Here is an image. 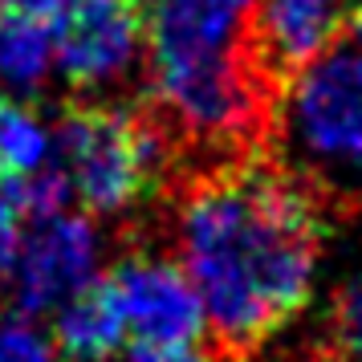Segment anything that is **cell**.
Returning a JSON list of instances; mask_svg holds the SVG:
<instances>
[{
  "instance_id": "9",
  "label": "cell",
  "mask_w": 362,
  "mask_h": 362,
  "mask_svg": "<svg viewBox=\"0 0 362 362\" xmlns=\"http://www.w3.org/2000/svg\"><path fill=\"white\" fill-rule=\"evenodd\" d=\"M127 342V322L106 277L86 281L74 297L57 305L53 350L57 362H106Z\"/></svg>"
},
{
  "instance_id": "16",
  "label": "cell",
  "mask_w": 362,
  "mask_h": 362,
  "mask_svg": "<svg viewBox=\"0 0 362 362\" xmlns=\"http://www.w3.org/2000/svg\"><path fill=\"white\" fill-rule=\"evenodd\" d=\"M57 0H0V13H29V17H53Z\"/></svg>"
},
{
  "instance_id": "14",
  "label": "cell",
  "mask_w": 362,
  "mask_h": 362,
  "mask_svg": "<svg viewBox=\"0 0 362 362\" xmlns=\"http://www.w3.org/2000/svg\"><path fill=\"white\" fill-rule=\"evenodd\" d=\"M127 362H208L199 350H192L187 342L175 346H134Z\"/></svg>"
},
{
  "instance_id": "6",
  "label": "cell",
  "mask_w": 362,
  "mask_h": 362,
  "mask_svg": "<svg viewBox=\"0 0 362 362\" xmlns=\"http://www.w3.org/2000/svg\"><path fill=\"white\" fill-rule=\"evenodd\" d=\"M358 0H261L248 29V57L273 90H285L338 41Z\"/></svg>"
},
{
  "instance_id": "7",
  "label": "cell",
  "mask_w": 362,
  "mask_h": 362,
  "mask_svg": "<svg viewBox=\"0 0 362 362\" xmlns=\"http://www.w3.org/2000/svg\"><path fill=\"white\" fill-rule=\"evenodd\" d=\"M115 301L134 346H175L196 342L204 329V305L183 269L163 261H122L106 273Z\"/></svg>"
},
{
  "instance_id": "17",
  "label": "cell",
  "mask_w": 362,
  "mask_h": 362,
  "mask_svg": "<svg viewBox=\"0 0 362 362\" xmlns=\"http://www.w3.org/2000/svg\"><path fill=\"white\" fill-rule=\"evenodd\" d=\"M212 4H216V8H224L228 17H240V13H245L252 0H212Z\"/></svg>"
},
{
  "instance_id": "3",
  "label": "cell",
  "mask_w": 362,
  "mask_h": 362,
  "mask_svg": "<svg viewBox=\"0 0 362 362\" xmlns=\"http://www.w3.org/2000/svg\"><path fill=\"white\" fill-rule=\"evenodd\" d=\"M159 147L147 122L106 106H74L62 122V171L90 212H118L147 196Z\"/></svg>"
},
{
  "instance_id": "13",
  "label": "cell",
  "mask_w": 362,
  "mask_h": 362,
  "mask_svg": "<svg viewBox=\"0 0 362 362\" xmlns=\"http://www.w3.org/2000/svg\"><path fill=\"white\" fill-rule=\"evenodd\" d=\"M0 362H57L53 338H45L29 322H0Z\"/></svg>"
},
{
  "instance_id": "5",
  "label": "cell",
  "mask_w": 362,
  "mask_h": 362,
  "mask_svg": "<svg viewBox=\"0 0 362 362\" xmlns=\"http://www.w3.org/2000/svg\"><path fill=\"white\" fill-rule=\"evenodd\" d=\"M293 127L322 159L362 163V49H334L293 82Z\"/></svg>"
},
{
  "instance_id": "2",
  "label": "cell",
  "mask_w": 362,
  "mask_h": 362,
  "mask_svg": "<svg viewBox=\"0 0 362 362\" xmlns=\"http://www.w3.org/2000/svg\"><path fill=\"white\" fill-rule=\"evenodd\" d=\"M236 17L212 0H151L147 41L163 98L192 127L220 131L240 118L245 86L228 57Z\"/></svg>"
},
{
  "instance_id": "15",
  "label": "cell",
  "mask_w": 362,
  "mask_h": 362,
  "mask_svg": "<svg viewBox=\"0 0 362 362\" xmlns=\"http://www.w3.org/2000/svg\"><path fill=\"white\" fill-rule=\"evenodd\" d=\"M342 342H346V354L362 358V289L350 293L342 310Z\"/></svg>"
},
{
  "instance_id": "18",
  "label": "cell",
  "mask_w": 362,
  "mask_h": 362,
  "mask_svg": "<svg viewBox=\"0 0 362 362\" xmlns=\"http://www.w3.org/2000/svg\"><path fill=\"white\" fill-rule=\"evenodd\" d=\"M350 25H354V33H358V41H362V0H358V8H354V21H350Z\"/></svg>"
},
{
  "instance_id": "12",
  "label": "cell",
  "mask_w": 362,
  "mask_h": 362,
  "mask_svg": "<svg viewBox=\"0 0 362 362\" xmlns=\"http://www.w3.org/2000/svg\"><path fill=\"white\" fill-rule=\"evenodd\" d=\"M29 216L25 204V175H0V273H13L21 252V220Z\"/></svg>"
},
{
  "instance_id": "4",
  "label": "cell",
  "mask_w": 362,
  "mask_h": 362,
  "mask_svg": "<svg viewBox=\"0 0 362 362\" xmlns=\"http://www.w3.org/2000/svg\"><path fill=\"white\" fill-rule=\"evenodd\" d=\"M147 17L151 0H57L49 29L62 74L74 86L122 74L147 37Z\"/></svg>"
},
{
  "instance_id": "8",
  "label": "cell",
  "mask_w": 362,
  "mask_h": 362,
  "mask_svg": "<svg viewBox=\"0 0 362 362\" xmlns=\"http://www.w3.org/2000/svg\"><path fill=\"white\" fill-rule=\"evenodd\" d=\"M94 232L78 216H41L17 252V297L29 313L53 310L90 281Z\"/></svg>"
},
{
  "instance_id": "11",
  "label": "cell",
  "mask_w": 362,
  "mask_h": 362,
  "mask_svg": "<svg viewBox=\"0 0 362 362\" xmlns=\"http://www.w3.org/2000/svg\"><path fill=\"white\" fill-rule=\"evenodd\" d=\"M49 139L8 90H0V175H33L45 167Z\"/></svg>"
},
{
  "instance_id": "10",
  "label": "cell",
  "mask_w": 362,
  "mask_h": 362,
  "mask_svg": "<svg viewBox=\"0 0 362 362\" xmlns=\"http://www.w3.org/2000/svg\"><path fill=\"white\" fill-rule=\"evenodd\" d=\"M53 62V29L45 17L0 13V82L29 94L45 82Z\"/></svg>"
},
{
  "instance_id": "1",
  "label": "cell",
  "mask_w": 362,
  "mask_h": 362,
  "mask_svg": "<svg viewBox=\"0 0 362 362\" xmlns=\"http://www.w3.org/2000/svg\"><path fill=\"white\" fill-rule=\"evenodd\" d=\"M183 248L204 317L228 342L252 346L305 310L322 216L293 180L269 167H236L187 199Z\"/></svg>"
}]
</instances>
